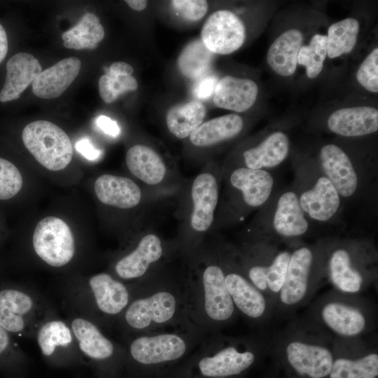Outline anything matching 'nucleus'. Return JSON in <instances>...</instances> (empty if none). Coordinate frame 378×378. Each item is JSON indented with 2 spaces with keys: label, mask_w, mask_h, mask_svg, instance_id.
Listing matches in <instances>:
<instances>
[{
  "label": "nucleus",
  "mask_w": 378,
  "mask_h": 378,
  "mask_svg": "<svg viewBox=\"0 0 378 378\" xmlns=\"http://www.w3.org/2000/svg\"><path fill=\"white\" fill-rule=\"evenodd\" d=\"M329 274L337 290L349 294L361 290L363 278L351 264L349 253L344 249L335 250L329 260Z\"/></svg>",
  "instance_id": "obj_32"
},
{
  "label": "nucleus",
  "mask_w": 378,
  "mask_h": 378,
  "mask_svg": "<svg viewBox=\"0 0 378 378\" xmlns=\"http://www.w3.org/2000/svg\"><path fill=\"white\" fill-rule=\"evenodd\" d=\"M88 285L95 304L103 314L114 316L128 306L130 293L125 285L108 273L92 276Z\"/></svg>",
  "instance_id": "obj_19"
},
{
  "label": "nucleus",
  "mask_w": 378,
  "mask_h": 378,
  "mask_svg": "<svg viewBox=\"0 0 378 378\" xmlns=\"http://www.w3.org/2000/svg\"><path fill=\"white\" fill-rule=\"evenodd\" d=\"M24 146L46 169L59 171L71 162L74 150L70 138L59 126L48 120H35L23 129Z\"/></svg>",
  "instance_id": "obj_1"
},
{
  "label": "nucleus",
  "mask_w": 378,
  "mask_h": 378,
  "mask_svg": "<svg viewBox=\"0 0 378 378\" xmlns=\"http://www.w3.org/2000/svg\"><path fill=\"white\" fill-rule=\"evenodd\" d=\"M80 60L74 57L60 60L42 71L32 83L34 94L42 99L59 97L78 75Z\"/></svg>",
  "instance_id": "obj_14"
},
{
  "label": "nucleus",
  "mask_w": 378,
  "mask_h": 378,
  "mask_svg": "<svg viewBox=\"0 0 378 378\" xmlns=\"http://www.w3.org/2000/svg\"><path fill=\"white\" fill-rule=\"evenodd\" d=\"M243 127L240 115L227 114L204 122L190 135L189 139L196 147H209L236 136Z\"/></svg>",
  "instance_id": "obj_26"
},
{
  "label": "nucleus",
  "mask_w": 378,
  "mask_h": 378,
  "mask_svg": "<svg viewBox=\"0 0 378 378\" xmlns=\"http://www.w3.org/2000/svg\"><path fill=\"white\" fill-rule=\"evenodd\" d=\"M8 38L4 27L0 24V63L4 59L8 52Z\"/></svg>",
  "instance_id": "obj_47"
},
{
  "label": "nucleus",
  "mask_w": 378,
  "mask_h": 378,
  "mask_svg": "<svg viewBox=\"0 0 378 378\" xmlns=\"http://www.w3.org/2000/svg\"><path fill=\"white\" fill-rule=\"evenodd\" d=\"M9 342L8 331L0 326V355L8 348Z\"/></svg>",
  "instance_id": "obj_48"
},
{
  "label": "nucleus",
  "mask_w": 378,
  "mask_h": 378,
  "mask_svg": "<svg viewBox=\"0 0 378 378\" xmlns=\"http://www.w3.org/2000/svg\"><path fill=\"white\" fill-rule=\"evenodd\" d=\"M225 276L223 269L216 264L206 265L202 274L204 310L216 323L228 321L235 309L225 286Z\"/></svg>",
  "instance_id": "obj_6"
},
{
  "label": "nucleus",
  "mask_w": 378,
  "mask_h": 378,
  "mask_svg": "<svg viewBox=\"0 0 378 378\" xmlns=\"http://www.w3.org/2000/svg\"><path fill=\"white\" fill-rule=\"evenodd\" d=\"M71 330L80 352L93 363L103 365L113 356L115 347L112 342L89 320L82 317L74 318Z\"/></svg>",
  "instance_id": "obj_18"
},
{
  "label": "nucleus",
  "mask_w": 378,
  "mask_h": 378,
  "mask_svg": "<svg viewBox=\"0 0 378 378\" xmlns=\"http://www.w3.org/2000/svg\"><path fill=\"white\" fill-rule=\"evenodd\" d=\"M218 80L214 76H204L198 79L193 87L192 92L195 97L200 99L209 98L215 90Z\"/></svg>",
  "instance_id": "obj_43"
},
{
  "label": "nucleus",
  "mask_w": 378,
  "mask_h": 378,
  "mask_svg": "<svg viewBox=\"0 0 378 378\" xmlns=\"http://www.w3.org/2000/svg\"><path fill=\"white\" fill-rule=\"evenodd\" d=\"M178 307V300L175 294L160 290L129 304L125 311V321L132 329L146 330L171 321Z\"/></svg>",
  "instance_id": "obj_3"
},
{
  "label": "nucleus",
  "mask_w": 378,
  "mask_h": 378,
  "mask_svg": "<svg viewBox=\"0 0 378 378\" xmlns=\"http://www.w3.org/2000/svg\"><path fill=\"white\" fill-rule=\"evenodd\" d=\"M288 150V136L282 132H276L258 146L245 150L243 155L246 167L262 169L281 163L286 158Z\"/></svg>",
  "instance_id": "obj_28"
},
{
  "label": "nucleus",
  "mask_w": 378,
  "mask_h": 378,
  "mask_svg": "<svg viewBox=\"0 0 378 378\" xmlns=\"http://www.w3.org/2000/svg\"><path fill=\"white\" fill-rule=\"evenodd\" d=\"M108 69L113 73L123 75H132L134 72L133 67L124 62H115L111 64Z\"/></svg>",
  "instance_id": "obj_46"
},
{
  "label": "nucleus",
  "mask_w": 378,
  "mask_h": 378,
  "mask_svg": "<svg viewBox=\"0 0 378 378\" xmlns=\"http://www.w3.org/2000/svg\"><path fill=\"white\" fill-rule=\"evenodd\" d=\"M320 160L326 178L339 195L345 197L352 195L357 188L358 177L344 151L332 144L325 145L321 149Z\"/></svg>",
  "instance_id": "obj_11"
},
{
  "label": "nucleus",
  "mask_w": 378,
  "mask_h": 378,
  "mask_svg": "<svg viewBox=\"0 0 378 378\" xmlns=\"http://www.w3.org/2000/svg\"><path fill=\"white\" fill-rule=\"evenodd\" d=\"M225 284L234 307L250 318L258 319L265 313L267 302L262 293L241 274H225Z\"/></svg>",
  "instance_id": "obj_22"
},
{
  "label": "nucleus",
  "mask_w": 378,
  "mask_h": 378,
  "mask_svg": "<svg viewBox=\"0 0 378 378\" xmlns=\"http://www.w3.org/2000/svg\"><path fill=\"white\" fill-rule=\"evenodd\" d=\"M330 378H377L378 355L370 353L357 359L340 358L334 360Z\"/></svg>",
  "instance_id": "obj_36"
},
{
  "label": "nucleus",
  "mask_w": 378,
  "mask_h": 378,
  "mask_svg": "<svg viewBox=\"0 0 378 378\" xmlns=\"http://www.w3.org/2000/svg\"><path fill=\"white\" fill-rule=\"evenodd\" d=\"M212 378H224V377H212Z\"/></svg>",
  "instance_id": "obj_50"
},
{
  "label": "nucleus",
  "mask_w": 378,
  "mask_h": 378,
  "mask_svg": "<svg viewBox=\"0 0 378 378\" xmlns=\"http://www.w3.org/2000/svg\"><path fill=\"white\" fill-rule=\"evenodd\" d=\"M34 308L32 298L24 292L14 289L0 291V326L8 332L22 331Z\"/></svg>",
  "instance_id": "obj_27"
},
{
  "label": "nucleus",
  "mask_w": 378,
  "mask_h": 378,
  "mask_svg": "<svg viewBox=\"0 0 378 378\" xmlns=\"http://www.w3.org/2000/svg\"><path fill=\"white\" fill-rule=\"evenodd\" d=\"M162 241L155 234L144 236L131 252L117 261L114 270L122 279L132 280L143 276L150 267L162 256Z\"/></svg>",
  "instance_id": "obj_9"
},
{
  "label": "nucleus",
  "mask_w": 378,
  "mask_h": 378,
  "mask_svg": "<svg viewBox=\"0 0 378 378\" xmlns=\"http://www.w3.org/2000/svg\"><path fill=\"white\" fill-rule=\"evenodd\" d=\"M245 38L244 24L228 10H218L211 14L201 31V41L213 54H230L241 47Z\"/></svg>",
  "instance_id": "obj_4"
},
{
  "label": "nucleus",
  "mask_w": 378,
  "mask_h": 378,
  "mask_svg": "<svg viewBox=\"0 0 378 378\" xmlns=\"http://www.w3.org/2000/svg\"><path fill=\"white\" fill-rule=\"evenodd\" d=\"M36 255L53 267L67 265L74 258L75 239L69 225L62 218L47 216L36 225L32 237Z\"/></svg>",
  "instance_id": "obj_2"
},
{
  "label": "nucleus",
  "mask_w": 378,
  "mask_h": 378,
  "mask_svg": "<svg viewBox=\"0 0 378 378\" xmlns=\"http://www.w3.org/2000/svg\"><path fill=\"white\" fill-rule=\"evenodd\" d=\"M96 124L101 130L108 136L115 137L120 132V129L116 121L106 115H99L96 120Z\"/></svg>",
  "instance_id": "obj_45"
},
{
  "label": "nucleus",
  "mask_w": 378,
  "mask_h": 378,
  "mask_svg": "<svg viewBox=\"0 0 378 378\" xmlns=\"http://www.w3.org/2000/svg\"><path fill=\"white\" fill-rule=\"evenodd\" d=\"M206 114L205 106L198 101L176 105L167 113V127L175 137L185 139L204 122Z\"/></svg>",
  "instance_id": "obj_30"
},
{
  "label": "nucleus",
  "mask_w": 378,
  "mask_h": 378,
  "mask_svg": "<svg viewBox=\"0 0 378 378\" xmlns=\"http://www.w3.org/2000/svg\"><path fill=\"white\" fill-rule=\"evenodd\" d=\"M105 74L99 79V94L106 103H112L122 94L134 91L138 88V83L132 75L118 74L105 68Z\"/></svg>",
  "instance_id": "obj_38"
},
{
  "label": "nucleus",
  "mask_w": 378,
  "mask_h": 378,
  "mask_svg": "<svg viewBox=\"0 0 378 378\" xmlns=\"http://www.w3.org/2000/svg\"><path fill=\"white\" fill-rule=\"evenodd\" d=\"M299 201L303 211L320 221L330 219L337 212L340 204L339 193L325 176L319 178L311 190L304 192Z\"/></svg>",
  "instance_id": "obj_24"
},
{
  "label": "nucleus",
  "mask_w": 378,
  "mask_h": 378,
  "mask_svg": "<svg viewBox=\"0 0 378 378\" xmlns=\"http://www.w3.org/2000/svg\"><path fill=\"white\" fill-rule=\"evenodd\" d=\"M76 150L88 160L94 161L101 156L102 151L94 148L88 138H82L75 144Z\"/></svg>",
  "instance_id": "obj_44"
},
{
  "label": "nucleus",
  "mask_w": 378,
  "mask_h": 378,
  "mask_svg": "<svg viewBox=\"0 0 378 378\" xmlns=\"http://www.w3.org/2000/svg\"><path fill=\"white\" fill-rule=\"evenodd\" d=\"M323 321L332 331L343 337L361 334L367 325L366 318L356 307L342 302H330L322 308Z\"/></svg>",
  "instance_id": "obj_21"
},
{
  "label": "nucleus",
  "mask_w": 378,
  "mask_h": 378,
  "mask_svg": "<svg viewBox=\"0 0 378 378\" xmlns=\"http://www.w3.org/2000/svg\"><path fill=\"white\" fill-rule=\"evenodd\" d=\"M104 37V29L99 18L94 13H87L71 29L64 32V46L75 50H93Z\"/></svg>",
  "instance_id": "obj_31"
},
{
  "label": "nucleus",
  "mask_w": 378,
  "mask_h": 378,
  "mask_svg": "<svg viewBox=\"0 0 378 378\" xmlns=\"http://www.w3.org/2000/svg\"><path fill=\"white\" fill-rule=\"evenodd\" d=\"M359 28V23L354 18H346L331 24L326 36L328 57L334 59L350 52L356 44Z\"/></svg>",
  "instance_id": "obj_34"
},
{
  "label": "nucleus",
  "mask_w": 378,
  "mask_h": 378,
  "mask_svg": "<svg viewBox=\"0 0 378 378\" xmlns=\"http://www.w3.org/2000/svg\"><path fill=\"white\" fill-rule=\"evenodd\" d=\"M273 225L278 234L284 237L303 234L308 228L299 198L293 192H286L279 199Z\"/></svg>",
  "instance_id": "obj_29"
},
{
  "label": "nucleus",
  "mask_w": 378,
  "mask_h": 378,
  "mask_svg": "<svg viewBox=\"0 0 378 378\" xmlns=\"http://www.w3.org/2000/svg\"><path fill=\"white\" fill-rule=\"evenodd\" d=\"M291 254L288 251L279 253L270 265L265 266L267 290L279 293L284 283Z\"/></svg>",
  "instance_id": "obj_40"
},
{
  "label": "nucleus",
  "mask_w": 378,
  "mask_h": 378,
  "mask_svg": "<svg viewBox=\"0 0 378 378\" xmlns=\"http://www.w3.org/2000/svg\"><path fill=\"white\" fill-rule=\"evenodd\" d=\"M211 53L201 40L189 43L181 52L177 66L180 72L186 78L199 79L205 76L211 67Z\"/></svg>",
  "instance_id": "obj_35"
},
{
  "label": "nucleus",
  "mask_w": 378,
  "mask_h": 378,
  "mask_svg": "<svg viewBox=\"0 0 378 378\" xmlns=\"http://www.w3.org/2000/svg\"><path fill=\"white\" fill-rule=\"evenodd\" d=\"M326 56V36L315 34L308 45L300 48L298 55V63L305 66L307 77L313 79L321 72Z\"/></svg>",
  "instance_id": "obj_37"
},
{
  "label": "nucleus",
  "mask_w": 378,
  "mask_h": 378,
  "mask_svg": "<svg viewBox=\"0 0 378 378\" xmlns=\"http://www.w3.org/2000/svg\"><path fill=\"white\" fill-rule=\"evenodd\" d=\"M190 227L197 233L206 232L213 223L218 201V182L212 174L202 172L195 178L190 188Z\"/></svg>",
  "instance_id": "obj_7"
},
{
  "label": "nucleus",
  "mask_w": 378,
  "mask_h": 378,
  "mask_svg": "<svg viewBox=\"0 0 378 378\" xmlns=\"http://www.w3.org/2000/svg\"><path fill=\"white\" fill-rule=\"evenodd\" d=\"M130 172L144 183L154 186L164 178L167 168L160 155L152 148L136 144L130 148L125 155Z\"/></svg>",
  "instance_id": "obj_25"
},
{
  "label": "nucleus",
  "mask_w": 378,
  "mask_h": 378,
  "mask_svg": "<svg viewBox=\"0 0 378 378\" xmlns=\"http://www.w3.org/2000/svg\"><path fill=\"white\" fill-rule=\"evenodd\" d=\"M22 184V176L18 167L0 158V200L13 197L20 192Z\"/></svg>",
  "instance_id": "obj_39"
},
{
  "label": "nucleus",
  "mask_w": 378,
  "mask_h": 378,
  "mask_svg": "<svg viewBox=\"0 0 378 378\" xmlns=\"http://www.w3.org/2000/svg\"><path fill=\"white\" fill-rule=\"evenodd\" d=\"M302 41L303 35L297 29H288L279 36L267 53V62L270 68L279 76H292L297 67Z\"/></svg>",
  "instance_id": "obj_20"
},
{
  "label": "nucleus",
  "mask_w": 378,
  "mask_h": 378,
  "mask_svg": "<svg viewBox=\"0 0 378 378\" xmlns=\"http://www.w3.org/2000/svg\"><path fill=\"white\" fill-rule=\"evenodd\" d=\"M258 93V88L253 80L226 76L218 80L213 102L218 108L244 112L253 105Z\"/></svg>",
  "instance_id": "obj_15"
},
{
  "label": "nucleus",
  "mask_w": 378,
  "mask_h": 378,
  "mask_svg": "<svg viewBox=\"0 0 378 378\" xmlns=\"http://www.w3.org/2000/svg\"><path fill=\"white\" fill-rule=\"evenodd\" d=\"M232 186L242 192L243 199L248 206L256 207L269 198L274 181L265 170L239 167L230 178Z\"/></svg>",
  "instance_id": "obj_23"
},
{
  "label": "nucleus",
  "mask_w": 378,
  "mask_h": 378,
  "mask_svg": "<svg viewBox=\"0 0 378 378\" xmlns=\"http://www.w3.org/2000/svg\"><path fill=\"white\" fill-rule=\"evenodd\" d=\"M186 340L178 334L161 333L135 338L130 346L132 359L142 365H156L178 360L186 353Z\"/></svg>",
  "instance_id": "obj_5"
},
{
  "label": "nucleus",
  "mask_w": 378,
  "mask_h": 378,
  "mask_svg": "<svg viewBox=\"0 0 378 378\" xmlns=\"http://www.w3.org/2000/svg\"><path fill=\"white\" fill-rule=\"evenodd\" d=\"M71 328L61 320H50L38 330L36 340L41 354L54 362L57 349L66 348L73 342Z\"/></svg>",
  "instance_id": "obj_33"
},
{
  "label": "nucleus",
  "mask_w": 378,
  "mask_h": 378,
  "mask_svg": "<svg viewBox=\"0 0 378 378\" xmlns=\"http://www.w3.org/2000/svg\"><path fill=\"white\" fill-rule=\"evenodd\" d=\"M286 355L288 363L298 374L310 378L328 376L334 361L332 352L326 346L302 340L288 342Z\"/></svg>",
  "instance_id": "obj_8"
},
{
  "label": "nucleus",
  "mask_w": 378,
  "mask_h": 378,
  "mask_svg": "<svg viewBox=\"0 0 378 378\" xmlns=\"http://www.w3.org/2000/svg\"><path fill=\"white\" fill-rule=\"evenodd\" d=\"M312 260V252L307 247L300 248L291 254L284 283L279 293V300L285 306H295L306 296Z\"/></svg>",
  "instance_id": "obj_12"
},
{
  "label": "nucleus",
  "mask_w": 378,
  "mask_h": 378,
  "mask_svg": "<svg viewBox=\"0 0 378 378\" xmlns=\"http://www.w3.org/2000/svg\"><path fill=\"white\" fill-rule=\"evenodd\" d=\"M94 193L103 204L123 209L137 206L141 200V190L132 179L105 174L94 183Z\"/></svg>",
  "instance_id": "obj_16"
},
{
  "label": "nucleus",
  "mask_w": 378,
  "mask_h": 378,
  "mask_svg": "<svg viewBox=\"0 0 378 378\" xmlns=\"http://www.w3.org/2000/svg\"><path fill=\"white\" fill-rule=\"evenodd\" d=\"M356 79L365 90L378 92V48H374L360 65Z\"/></svg>",
  "instance_id": "obj_41"
},
{
  "label": "nucleus",
  "mask_w": 378,
  "mask_h": 378,
  "mask_svg": "<svg viewBox=\"0 0 378 378\" xmlns=\"http://www.w3.org/2000/svg\"><path fill=\"white\" fill-rule=\"evenodd\" d=\"M171 5L179 15L190 22L200 20L208 10V3L204 0H173Z\"/></svg>",
  "instance_id": "obj_42"
},
{
  "label": "nucleus",
  "mask_w": 378,
  "mask_h": 378,
  "mask_svg": "<svg viewBox=\"0 0 378 378\" xmlns=\"http://www.w3.org/2000/svg\"><path fill=\"white\" fill-rule=\"evenodd\" d=\"M327 125L332 132L344 136H360L378 130V110L371 106L342 108L332 112Z\"/></svg>",
  "instance_id": "obj_13"
},
{
  "label": "nucleus",
  "mask_w": 378,
  "mask_h": 378,
  "mask_svg": "<svg viewBox=\"0 0 378 378\" xmlns=\"http://www.w3.org/2000/svg\"><path fill=\"white\" fill-rule=\"evenodd\" d=\"M255 359L253 351H240L237 346L230 345L203 356L197 363V368L206 378H226L241 373L252 365Z\"/></svg>",
  "instance_id": "obj_10"
},
{
  "label": "nucleus",
  "mask_w": 378,
  "mask_h": 378,
  "mask_svg": "<svg viewBox=\"0 0 378 378\" xmlns=\"http://www.w3.org/2000/svg\"><path fill=\"white\" fill-rule=\"evenodd\" d=\"M41 71L38 60L31 54L19 52L10 57L6 64V81L0 92V102L18 99Z\"/></svg>",
  "instance_id": "obj_17"
},
{
  "label": "nucleus",
  "mask_w": 378,
  "mask_h": 378,
  "mask_svg": "<svg viewBox=\"0 0 378 378\" xmlns=\"http://www.w3.org/2000/svg\"><path fill=\"white\" fill-rule=\"evenodd\" d=\"M125 2L132 9L136 11L144 10L148 4L146 0H127Z\"/></svg>",
  "instance_id": "obj_49"
}]
</instances>
